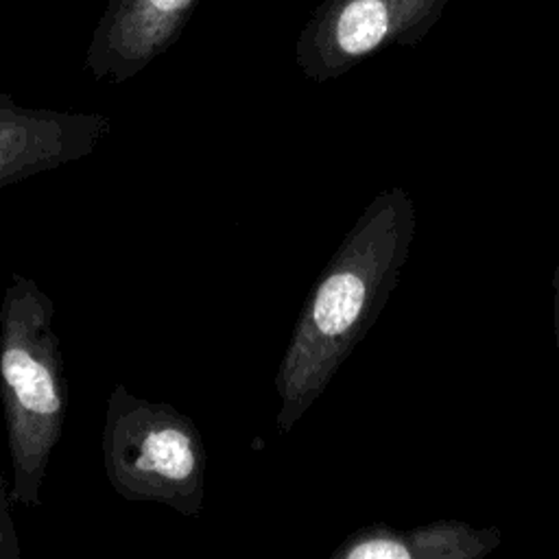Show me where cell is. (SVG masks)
I'll list each match as a JSON object with an SVG mask.
<instances>
[{
  "label": "cell",
  "mask_w": 559,
  "mask_h": 559,
  "mask_svg": "<svg viewBox=\"0 0 559 559\" xmlns=\"http://www.w3.org/2000/svg\"><path fill=\"white\" fill-rule=\"evenodd\" d=\"M417 214L404 188L378 192L304 301L275 373L277 428L288 435L365 338L400 280Z\"/></svg>",
  "instance_id": "cell-1"
},
{
  "label": "cell",
  "mask_w": 559,
  "mask_h": 559,
  "mask_svg": "<svg viewBox=\"0 0 559 559\" xmlns=\"http://www.w3.org/2000/svg\"><path fill=\"white\" fill-rule=\"evenodd\" d=\"M52 319V299L33 277L13 271L0 301V404L13 507L41 504L48 463L63 435L68 378Z\"/></svg>",
  "instance_id": "cell-2"
},
{
  "label": "cell",
  "mask_w": 559,
  "mask_h": 559,
  "mask_svg": "<svg viewBox=\"0 0 559 559\" xmlns=\"http://www.w3.org/2000/svg\"><path fill=\"white\" fill-rule=\"evenodd\" d=\"M100 450L105 476L124 500L155 502L190 518L201 513L207 450L194 421L173 404L114 384Z\"/></svg>",
  "instance_id": "cell-3"
},
{
  "label": "cell",
  "mask_w": 559,
  "mask_h": 559,
  "mask_svg": "<svg viewBox=\"0 0 559 559\" xmlns=\"http://www.w3.org/2000/svg\"><path fill=\"white\" fill-rule=\"evenodd\" d=\"M450 0H323L295 44L301 74L332 81L389 46H415Z\"/></svg>",
  "instance_id": "cell-4"
},
{
  "label": "cell",
  "mask_w": 559,
  "mask_h": 559,
  "mask_svg": "<svg viewBox=\"0 0 559 559\" xmlns=\"http://www.w3.org/2000/svg\"><path fill=\"white\" fill-rule=\"evenodd\" d=\"M111 127L103 114L24 107L0 94V188L90 157Z\"/></svg>",
  "instance_id": "cell-5"
},
{
  "label": "cell",
  "mask_w": 559,
  "mask_h": 559,
  "mask_svg": "<svg viewBox=\"0 0 559 559\" xmlns=\"http://www.w3.org/2000/svg\"><path fill=\"white\" fill-rule=\"evenodd\" d=\"M199 0H109L92 33L85 70L120 85L166 52Z\"/></svg>",
  "instance_id": "cell-6"
},
{
  "label": "cell",
  "mask_w": 559,
  "mask_h": 559,
  "mask_svg": "<svg viewBox=\"0 0 559 559\" xmlns=\"http://www.w3.org/2000/svg\"><path fill=\"white\" fill-rule=\"evenodd\" d=\"M500 544L498 528L439 520L408 531L367 524L347 535L332 559H480Z\"/></svg>",
  "instance_id": "cell-7"
},
{
  "label": "cell",
  "mask_w": 559,
  "mask_h": 559,
  "mask_svg": "<svg viewBox=\"0 0 559 559\" xmlns=\"http://www.w3.org/2000/svg\"><path fill=\"white\" fill-rule=\"evenodd\" d=\"M11 504L13 502L4 489L2 469H0V559H20L22 557L17 533H15L13 518H11Z\"/></svg>",
  "instance_id": "cell-8"
},
{
  "label": "cell",
  "mask_w": 559,
  "mask_h": 559,
  "mask_svg": "<svg viewBox=\"0 0 559 559\" xmlns=\"http://www.w3.org/2000/svg\"><path fill=\"white\" fill-rule=\"evenodd\" d=\"M552 321H555V338H557V352H559V262L552 271Z\"/></svg>",
  "instance_id": "cell-9"
}]
</instances>
